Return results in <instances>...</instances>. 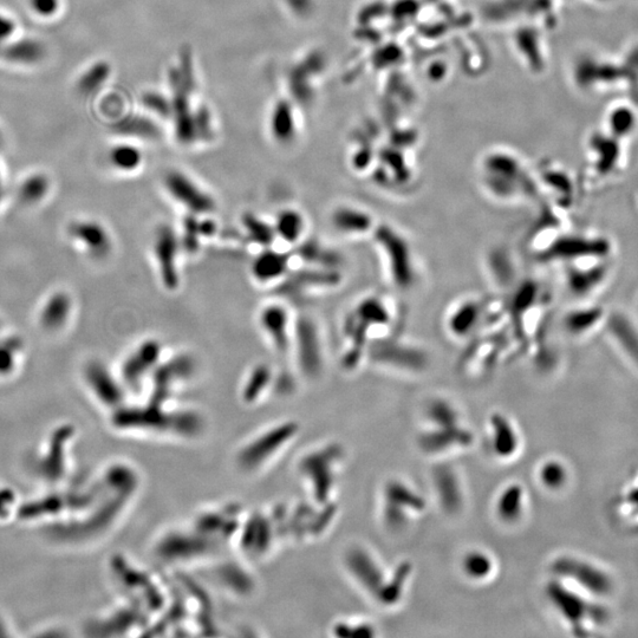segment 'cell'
Instances as JSON below:
<instances>
[{"instance_id": "6da1fadb", "label": "cell", "mask_w": 638, "mask_h": 638, "mask_svg": "<svg viewBox=\"0 0 638 638\" xmlns=\"http://www.w3.org/2000/svg\"><path fill=\"white\" fill-rule=\"evenodd\" d=\"M377 229L375 239L380 242L384 266L390 281L400 288L413 283V258L406 240L392 229Z\"/></svg>"}, {"instance_id": "7a4b0ae2", "label": "cell", "mask_w": 638, "mask_h": 638, "mask_svg": "<svg viewBox=\"0 0 638 638\" xmlns=\"http://www.w3.org/2000/svg\"><path fill=\"white\" fill-rule=\"evenodd\" d=\"M429 412L432 422L439 427V433L423 436L422 444L426 448L425 451L435 453L441 451V448L466 445L470 441V434L458 427V414L447 403H434Z\"/></svg>"}, {"instance_id": "3957f363", "label": "cell", "mask_w": 638, "mask_h": 638, "mask_svg": "<svg viewBox=\"0 0 638 638\" xmlns=\"http://www.w3.org/2000/svg\"><path fill=\"white\" fill-rule=\"evenodd\" d=\"M180 245V239L172 227L162 225L156 231L154 256L156 265H158L161 283L168 291H175L179 288L178 257Z\"/></svg>"}, {"instance_id": "277c9868", "label": "cell", "mask_w": 638, "mask_h": 638, "mask_svg": "<svg viewBox=\"0 0 638 638\" xmlns=\"http://www.w3.org/2000/svg\"><path fill=\"white\" fill-rule=\"evenodd\" d=\"M166 190L179 205L195 216H205L216 208V201L187 175L171 172L165 179Z\"/></svg>"}, {"instance_id": "5b68a950", "label": "cell", "mask_w": 638, "mask_h": 638, "mask_svg": "<svg viewBox=\"0 0 638 638\" xmlns=\"http://www.w3.org/2000/svg\"><path fill=\"white\" fill-rule=\"evenodd\" d=\"M295 343L297 360L304 375L315 377L323 364L321 338L316 324L308 317H301L296 322Z\"/></svg>"}, {"instance_id": "8992f818", "label": "cell", "mask_w": 638, "mask_h": 638, "mask_svg": "<svg viewBox=\"0 0 638 638\" xmlns=\"http://www.w3.org/2000/svg\"><path fill=\"white\" fill-rule=\"evenodd\" d=\"M341 282L336 269L316 268L291 273L279 286V292L288 297H299L310 288H332Z\"/></svg>"}, {"instance_id": "52a82bcc", "label": "cell", "mask_w": 638, "mask_h": 638, "mask_svg": "<svg viewBox=\"0 0 638 638\" xmlns=\"http://www.w3.org/2000/svg\"><path fill=\"white\" fill-rule=\"evenodd\" d=\"M260 327L269 337L278 353H288L290 348V316L282 305L271 304L260 312Z\"/></svg>"}, {"instance_id": "ba28073f", "label": "cell", "mask_w": 638, "mask_h": 638, "mask_svg": "<svg viewBox=\"0 0 638 638\" xmlns=\"http://www.w3.org/2000/svg\"><path fill=\"white\" fill-rule=\"evenodd\" d=\"M162 344L158 340H147L139 345L123 366V376L129 384L138 382L154 370L160 362Z\"/></svg>"}, {"instance_id": "9c48e42d", "label": "cell", "mask_w": 638, "mask_h": 638, "mask_svg": "<svg viewBox=\"0 0 638 638\" xmlns=\"http://www.w3.org/2000/svg\"><path fill=\"white\" fill-rule=\"evenodd\" d=\"M290 265L288 253L273 251L271 247L265 249L251 266V272L256 281L260 283H271L286 276Z\"/></svg>"}, {"instance_id": "30bf717a", "label": "cell", "mask_w": 638, "mask_h": 638, "mask_svg": "<svg viewBox=\"0 0 638 638\" xmlns=\"http://www.w3.org/2000/svg\"><path fill=\"white\" fill-rule=\"evenodd\" d=\"M194 370V361L191 356L180 355L172 358L167 363L162 364L155 370V395L164 399L168 394L169 387L175 382L185 380L190 377Z\"/></svg>"}, {"instance_id": "8fae6325", "label": "cell", "mask_w": 638, "mask_h": 638, "mask_svg": "<svg viewBox=\"0 0 638 638\" xmlns=\"http://www.w3.org/2000/svg\"><path fill=\"white\" fill-rule=\"evenodd\" d=\"M331 220L337 231L348 236H360V234L368 233L373 227V218L370 214L355 207H338L332 214Z\"/></svg>"}, {"instance_id": "7c38bea8", "label": "cell", "mask_w": 638, "mask_h": 638, "mask_svg": "<svg viewBox=\"0 0 638 638\" xmlns=\"http://www.w3.org/2000/svg\"><path fill=\"white\" fill-rule=\"evenodd\" d=\"M295 255L305 263L316 266V268L336 269L340 264V255L328 249L315 239L305 240L296 247Z\"/></svg>"}, {"instance_id": "4fadbf2b", "label": "cell", "mask_w": 638, "mask_h": 638, "mask_svg": "<svg viewBox=\"0 0 638 638\" xmlns=\"http://www.w3.org/2000/svg\"><path fill=\"white\" fill-rule=\"evenodd\" d=\"M200 216L188 213L184 220V229H182V242L184 249L188 253L198 252L201 239L213 236L216 232V225L211 220H200Z\"/></svg>"}, {"instance_id": "5bb4252c", "label": "cell", "mask_w": 638, "mask_h": 638, "mask_svg": "<svg viewBox=\"0 0 638 638\" xmlns=\"http://www.w3.org/2000/svg\"><path fill=\"white\" fill-rule=\"evenodd\" d=\"M277 237L289 244L301 242L305 230V220L303 214L292 208H286L278 213L276 223L273 225Z\"/></svg>"}, {"instance_id": "9a60e30c", "label": "cell", "mask_w": 638, "mask_h": 638, "mask_svg": "<svg viewBox=\"0 0 638 638\" xmlns=\"http://www.w3.org/2000/svg\"><path fill=\"white\" fill-rule=\"evenodd\" d=\"M479 315H483V309L475 301H467L458 305L457 310L451 314L448 325L452 334L457 337L467 335L478 324Z\"/></svg>"}, {"instance_id": "2e32d148", "label": "cell", "mask_w": 638, "mask_h": 638, "mask_svg": "<svg viewBox=\"0 0 638 638\" xmlns=\"http://www.w3.org/2000/svg\"><path fill=\"white\" fill-rule=\"evenodd\" d=\"M242 224L247 238L253 244L268 249L271 247L277 237L275 227L266 223L265 220L253 213H245L242 218Z\"/></svg>"}, {"instance_id": "e0dca14e", "label": "cell", "mask_w": 638, "mask_h": 638, "mask_svg": "<svg viewBox=\"0 0 638 638\" xmlns=\"http://www.w3.org/2000/svg\"><path fill=\"white\" fill-rule=\"evenodd\" d=\"M77 237L87 244L95 255L104 256L110 251V239L103 227L95 223H86L77 226Z\"/></svg>"}, {"instance_id": "ac0fdd59", "label": "cell", "mask_w": 638, "mask_h": 638, "mask_svg": "<svg viewBox=\"0 0 638 638\" xmlns=\"http://www.w3.org/2000/svg\"><path fill=\"white\" fill-rule=\"evenodd\" d=\"M89 379L96 393L99 394L102 399L109 403L119 400V387H117L113 377L110 376L106 368L101 367L100 364H95V366L89 370Z\"/></svg>"}, {"instance_id": "d6986e66", "label": "cell", "mask_w": 638, "mask_h": 638, "mask_svg": "<svg viewBox=\"0 0 638 638\" xmlns=\"http://www.w3.org/2000/svg\"><path fill=\"white\" fill-rule=\"evenodd\" d=\"M271 381V370L265 364H260L252 370L243 389V395L246 401L258 399L263 390L269 386Z\"/></svg>"}, {"instance_id": "ffe728a7", "label": "cell", "mask_w": 638, "mask_h": 638, "mask_svg": "<svg viewBox=\"0 0 638 638\" xmlns=\"http://www.w3.org/2000/svg\"><path fill=\"white\" fill-rule=\"evenodd\" d=\"M496 428V440H494V451L499 455H509L516 449L517 438L509 423L503 418L494 420Z\"/></svg>"}, {"instance_id": "44dd1931", "label": "cell", "mask_w": 638, "mask_h": 638, "mask_svg": "<svg viewBox=\"0 0 638 638\" xmlns=\"http://www.w3.org/2000/svg\"><path fill=\"white\" fill-rule=\"evenodd\" d=\"M5 57L18 63H35L43 55L41 45L36 42H21L6 48Z\"/></svg>"}, {"instance_id": "7402d4cb", "label": "cell", "mask_w": 638, "mask_h": 638, "mask_svg": "<svg viewBox=\"0 0 638 638\" xmlns=\"http://www.w3.org/2000/svg\"><path fill=\"white\" fill-rule=\"evenodd\" d=\"M110 160L115 168L123 172H132L139 167L141 155L135 148L129 146H119L113 149Z\"/></svg>"}, {"instance_id": "603a6c76", "label": "cell", "mask_w": 638, "mask_h": 638, "mask_svg": "<svg viewBox=\"0 0 638 638\" xmlns=\"http://www.w3.org/2000/svg\"><path fill=\"white\" fill-rule=\"evenodd\" d=\"M522 499V490L518 487H512L509 491L505 492L499 501L501 516L511 520L517 518L520 509H522Z\"/></svg>"}, {"instance_id": "cb8c5ba5", "label": "cell", "mask_w": 638, "mask_h": 638, "mask_svg": "<svg viewBox=\"0 0 638 638\" xmlns=\"http://www.w3.org/2000/svg\"><path fill=\"white\" fill-rule=\"evenodd\" d=\"M465 566L468 575L474 578H481L488 575L492 565L490 559L486 556L474 553V555L467 557Z\"/></svg>"}, {"instance_id": "d4e9b609", "label": "cell", "mask_w": 638, "mask_h": 638, "mask_svg": "<svg viewBox=\"0 0 638 638\" xmlns=\"http://www.w3.org/2000/svg\"><path fill=\"white\" fill-rule=\"evenodd\" d=\"M29 5L36 16L42 18L54 17L60 10V0H29Z\"/></svg>"}, {"instance_id": "484cf974", "label": "cell", "mask_w": 638, "mask_h": 638, "mask_svg": "<svg viewBox=\"0 0 638 638\" xmlns=\"http://www.w3.org/2000/svg\"><path fill=\"white\" fill-rule=\"evenodd\" d=\"M542 479L546 486H561L565 481L563 467L557 464L546 465L542 471Z\"/></svg>"}, {"instance_id": "4316f807", "label": "cell", "mask_w": 638, "mask_h": 638, "mask_svg": "<svg viewBox=\"0 0 638 638\" xmlns=\"http://www.w3.org/2000/svg\"><path fill=\"white\" fill-rule=\"evenodd\" d=\"M16 30V23L9 16L0 13V48L8 41Z\"/></svg>"}]
</instances>
